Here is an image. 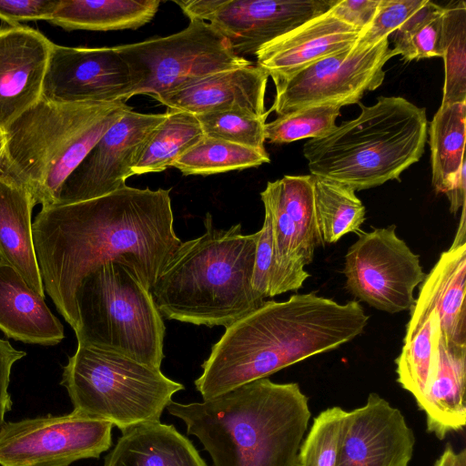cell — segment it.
Masks as SVG:
<instances>
[{"label": "cell", "mask_w": 466, "mask_h": 466, "mask_svg": "<svg viewBox=\"0 0 466 466\" xmlns=\"http://www.w3.org/2000/svg\"><path fill=\"white\" fill-rule=\"evenodd\" d=\"M136 80L116 46L69 47L53 43L42 98L57 103L125 102Z\"/></svg>", "instance_id": "5bb4252c"}, {"label": "cell", "mask_w": 466, "mask_h": 466, "mask_svg": "<svg viewBox=\"0 0 466 466\" xmlns=\"http://www.w3.org/2000/svg\"><path fill=\"white\" fill-rule=\"evenodd\" d=\"M61 0H0V19L7 25H19L21 22L49 21Z\"/></svg>", "instance_id": "ab89813d"}, {"label": "cell", "mask_w": 466, "mask_h": 466, "mask_svg": "<svg viewBox=\"0 0 466 466\" xmlns=\"http://www.w3.org/2000/svg\"><path fill=\"white\" fill-rule=\"evenodd\" d=\"M130 109L125 102L69 104L41 98L4 130L0 173L24 186L35 205L54 206L70 174Z\"/></svg>", "instance_id": "8992f818"}, {"label": "cell", "mask_w": 466, "mask_h": 466, "mask_svg": "<svg viewBox=\"0 0 466 466\" xmlns=\"http://www.w3.org/2000/svg\"><path fill=\"white\" fill-rule=\"evenodd\" d=\"M358 237L345 256L349 291L379 310H410L414 289L426 277L419 255L397 236L395 225L360 230Z\"/></svg>", "instance_id": "8fae6325"}, {"label": "cell", "mask_w": 466, "mask_h": 466, "mask_svg": "<svg viewBox=\"0 0 466 466\" xmlns=\"http://www.w3.org/2000/svg\"><path fill=\"white\" fill-rule=\"evenodd\" d=\"M359 34L328 10L262 46L255 55L257 65L275 83L350 47Z\"/></svg>", "instance_id": "d6986e66"}, {"label": "cell", "mask_w": 466, "mask_h": 466, "mask_svg": "<svg viewBox=\"0 0 466 466\" xmlns=\"http://www.w3.org/2000/svg\"><path fill=\"white\" fill-rule=\"evenodd\" d=\"M77 345L159 368L166 327L152 293L126 266L105 263L86 274L75 292Z\"/></svg>", "instance_id": "52a82bcc"}, {"label": "cell", "mask_w": 466, "mask_h": 466, "mask_svg": "<svg viewBox=\"0 0 466 466\" xmlns=\"http://www.w3.org/2000/svg\"><path fill=\"white\" fill-rule=\"evenodd\" d=\"M427 0H380L370 24L363 28L354 43L356 48L376 45L394 33Z\"/></svg>", "instance_id": "74e56055"}, {"label": "cell", "mask_w": 466, "mask_h": 466, "mask_svg": "<svg viewBox=\"0 0 466 466\" xmlns=\"http://www.w3.org/2000/svg\"><path fill=\"white\" fill-rule=\"evenodd\" d=\"M317 224L323 245L336 243L349 233H358L365 221L366 208L351 187L313 176Z\"/></svg>", "instance_id": "f546056e"}, {"label": "cell", "mask_w": 466, "mask_h": 466, "mask_svg": "<svg viewBox=\"0 0 466 466\" xmlns=\"http://www.w3.org/2000/svg\"><path fill=\"white\" fill-rule=\"evenodd\" d=\"M160 0H61L50 24L65 30L137 29L156 15Z\"/></svg>", "instance_id": "d4e9b609"}, {"label": "cell", "mask_w": 466, "mask_h": 466, "mask_svg": "<svg viewBox=\"0 0 466 466\" xmlns=\"http://www.w3.org/2000/svg\"><path fill=\"white\" fill-rule=\"evenodd\" d=\"M379 3L380 0H335L329 10L360 32L371 21Z\"/></svg>", "instance_id": "60d3db41"}, {"label": "cell", "mask_w": 466, "mask_h": 466, "mask_svg": "<svg viewBox=\"0 0 466 466\" xmlns=\"http://www.w3.org/2000/svg\"><path fill=\"white\" fill-rule=\"evenodd\" d=\"M203 136L196 115L167 109L134 165L133 176L167 169Z\"/></svg>", "instance_id": "f1b7e54d"}, {"label": "cell", "mask_w": 466, "mask_h": 466, "mask_svg": "<svg viewBox=\"0 0 466 466\" xmlns=\"http://www.w3.org/2000/svg\"><path fill=\"white\" fill-rule=\"evenodd\" d=\"M204 226L200 237L181 242L151 293L167 319L227 328L265 301L251 285L258 234L243 235L240 223L217 228L210 213Z\"/></svg>", "instance_id": "277c9868"}, {"label": "cell", "mask_w": 466, "mask_h": 466, "mask_svg": "<svg viewBox=\"0 0 466 466\" xmlns=\"http://www.w3.org/2000/svg\"><path fill=\"white\" fill-rule=\"evenodd\" d=\"M369 315L360 303L339 304L315 292L264 301L226 328L202 363L195 387L208 400L312 356L339 348L363 333Z\"/></svg>", "instance_id": "7a4b0ae2"}, {"label": "cell", "mask_w": 466, "mask_h": 466, "mask_svg": "<svg viewBox=\"0 0 466 466\" xmlns=\"http://www.w3.org/2000/svg\"><path fill=\"white\" fill-rule=\"evenodd\" d=\"M360 114L303 147L310 175L354 191L400 179L425 150L428 120L424 107L400 96H380L372 106L360 102Z\"/></svg>", "instance_id": "5b68a950"}, {"label": "cell", "mask_w": 466, "mask_h": 466, "mask_svg": "<svg viewBox=\"0 0 466 466\" xmlns=\"http://www.w3.org/2000/svg\"><path fill=\"white\" fill-rule=\"evenodd\" d=\"M29 191L11 177L0 173V259L10 265L28 286L45 297V289L36 259Z\"/></svg>", "instance_id": "603a6c76"}, {"label": "cell", "mask_w": 466, "mask_h": 466, "mask_svg": "<svg viewBox=\"0 0 466 466\" xmlns=\"http://www.w3.org/2000/svg\"><path fill=\"white\" fill-rule=\"evenodd\" d=\"M60 384L73 411L108 421L120 431L160 421L173 395L184 389L159 368L81 345L64 366Z\"/></svg>", "instance_id": "ba28073f"}, {"label": "cell", "mask_w": 466, "mask_h": 466, "mask_svg": "<svg viewBox=\"0 0 466 466\" xmlns=\"http://www.w3.org/2000/svg\"><path fill=\"white\" fill-rule=\"evenodd\" d=\"M279 182L284 208L296 228L301 251L309 264L315 248L324 246L315 214L313 177L286 175Z\"/></svg>", "instance_id": "836d02e7"}, {"label": "cell", "mask_w": 466, "mask_h": 466, "mask_svg": "<svg viewBox=\"0 0 466 466\" xmlns=\"http://www.w3.org/2000/svg\"><path fill=\"white\" fill-rule=\"evenodd\" d=\"M170 191L126 185L37 214L32 228L44 289L73 329L78 320L76 289L105 263L126 266L151 291L182 242L174 230Z\"/></svg>", "instance_id": "6da1fadb"}, {"label": "cell", "mask_w": 466, "mask_h": 466, "mask_svg": "<svg viewBox=\"0 0 466 466\" xmlns=\"http://www.w3.org/2000/svg\"><path fill=\"white\" fill-rule=\"evenodd\" d=\"M444 83L441 106L466 102V4L444 6L441 35Z\"/></svg>", "instance_id": "1f68e13d"}, {"label": "cell", "mask_w": 466, "mask_h": 466, "mask_svg": "<svg viewBox=\"0 0 466 466\" xmlns=\"http://www.w3.org/2000/svg\"><path fill=\"white\" fill-rule=\"evenodd\" d=\"M105 466H208L173 425L141 423L121 431Z\"/></svg>", "instance_id": "cb8c5ba5"}, {"label": "cell", "mask_w": 466, "mask_h": 466, "mask_svg": "<svg viewBox=\"0 0 466 466\" xmlns=\"http://www.w3.org/2000/svg\"><path fill=\"white\" fill-rule=\"evenodd\" d=\"M347 411L335 406L321 411L302 441L295 466H336Z\"/></svg>", "instance_id": "d590c367"}, {"label": "cell", "mask_w": 466, "mask_h": 466, "mask_svg": "<svg viewBox=\"0 0 466 466\" xmlns=\"http://www.w3.org/2000/svg\"><path fill=\"white\" fill-rule=\"evenodd\" d=\"M268 75L258 65L212 73L154 97L168 109L193 115L239 111L267 118L265 95Z\"/></svg>", "instance_id": "ac0fdd59"}, {"label": "cell", "mask_w": 466, "mask_h": 466, "mask_svg": "<svg viewBox=\"0 0 466 466\" xmlns=\"http://www.w3.org/2000/svg\"><path fill=\"white\" fill-rule=\"evenodd\" d=\"M397 52L384 38L374 46H353L326 56L293 76L275 82L276 95L268 111L278 116L319 105L339 107L358 104L367 91L385 78L384 66Z\"/></svg>", "instance_id": "30bf717a"}, {"label": "cell", "mask_w": 466, "mask_h": 466, "mask_svg": "<svg viewBox=\"0 0 466 466\" xmlns=\"http://www.w3.org/2000/svg\"><path fill=\"white\" fill-rule=\"evenodd\" d=\"M167 410L198 438L213 466H295L311 416L298 383L268 378L201 402L172 400Z\"/></svg>", "instance_id": "3957f363"}, {"label": "cell", "mask_w": 466, "mask_h": 466, "mask_svg": "<svg viewBox=\"0 0 466 466\" xmlns=\"http://www.w3.org/2000/svg\"><path fill=\"white\" fill-rule=\"evenodd\" d=\"M466 102L440 106L430 124L431 183L446 194L456 183L464 159Z\"/></svg>", "instance_id": "83f0119b"}, {"label": "cell", "mask_w": 466, "mask_h": 466, "mask_svg": "<svg viewBox=\"0 0 466 466\" xmlns=\"http://www.w3.org/2000/svg\"><path fill=\"white\" fill-rule=\"evenodd\" d=\"M53 42L26 25L0 27V128L42 98Z\"/></svg>", "instance_id": "e0dca14e"}, {"label": "cell", "mask_w": 466, "mask_h": 466, "mask_svg": "<svg viewBox=\"0 0 466 466\" xmlns=\"http://www.w3.org/2000/svg\"><path fill=\"white\" fill-rule=\"evenodd\" d=\"M0 329L8 338L28 344L54 346L65 338L63 325L47 307L45 297L1 259Z\"/></svg>", "instance_id": "44dd1931"}, {"label": "cell", "mask_w": 466, "mask_h": 466, "mask_svg": "<svg viewBox=\"0 0 466 466\" xmlns=\"http://www.w3.org/2000/svg\"><path fill=\"white\" fill-rule=\"evenodd\" d=\"M5 137L4 130L0 128V168L4 160L5 156Z\"/></svg>", "instance_id": "f6af8a7d"}, {"label": "cell", "mask_w": 466, "mask_h": 466, "mask_svg": "<svg viewBox=\"0 0 466 466\" xmlns=\"http://www.w3.org/2000/svg\"><path fill=\"white\" fill-rule=\"evenodd\" d=\"M340 107L319 105L303 107L266 123L265 139L273 144L290 143L305 138H319L331 133L338 126Z\"/></svg>", "instance_id": "e575fe53"}, {"label": "cell", "mask_w": 466, "mask_h": 466, "mask_svg": "<svg viewBox=\"0 0 466 466\" xmlns=\"http://www.w3.org/2000/svg\"><path fill=\"white\" fill-rule=\"evenodd\" d=\"M264 210L270 218L273 239V270L269 298L299 289L309 274L296 228L286 212L279 179L268 182L260 193Z\"/></svg>", "instance_id": "484cf974"}, {"label": "cell", "mask_w": 466, "mask_h": 466, "mask_svg": "<svg viewBox=\"0 0 466 466\" xmlns=\"http://www.w3.org/2000/svg\"><path fill=\"white\" fill-rule=\"evenodd\" d=\"M465 206L455 238L422 281L418 298L434 308L440 339L448 350L466 351V226Z\"/></svg>", "instance_id": "ffe728a7"}, {"label": "cell", "mask_w": 466, "mask_h": 466, "mask_svg": "<svg viewBox=\"0 0 466 466\" xmlns=\"http://www.w3.org/2000/svg\"><path fill=\"white\" fill-rule=\"evenodd\" d=\"M165 118L166 113L126 112L70 174L55 205L96 198L125 187L145 145Z\"/></svg>", "instance_id": "9a60e30c"}, {"label": "cell", "mask_w": 466, "mask_h": 466, "mask_svg": "<svg viewBox=\"0 0 466 466\" xmlns=\"http://www.w3.org/2000/svg\"><path fill=\"white\" fill-rule=\"evenodd\" d=\"M204 135L253 148L263 149L266 119L239 111L196 116Z\"/></svg>", "instance_id": "8d00e7d4"}, {"label": "cell", "mask_w": 466, "mask_h": 466, "mask_svg": "<svg viewBox=\"0 0 466 466\" xmlns=\"http://www.w3.org/2000/svg\"><path fill=\"white\" fill-rule=\"evenodd\" d=\"M465 387L466 351L448 350L439 339L425 391L416 402L425 412L428 432L443 440L465 427Z\"/></svg>", "instance_id": "7402d4cb"}, {"label": "cell", "mask_w": 466, "mask_h": 466, "mask_svg": "<svg viewBox=\"0 0 466 466\" xmlns=\"http://www.w3.org/2000/svg\"><path fill=\"white\" fill-rule=\"evenodd\" d=\"M116 48L136 80L132 96L156 97L212 73L253 64L235 54L212 25L196 18L177 33Z\"/></svg>", "instance_id": "9c48e42d"}, {"label": "cell", "mask_w": 466, "mask_h": 466, "mask_svg": "<svg viewBox=\"0 0 466 466\" xmlns=\"http://www.w3.org/2000/svg\"><path fill=\"white\" fill-rule=\"evenodd\" d=\"M335 0H179L188 19L212 25L239 56L328 11Z\"/></svg>", "instance_id": "4fadbf2b"}, {"label": "cell", "mask_w": 466, "mask_h": 466, "mask_svg": "<svg viewBox=\"0 0 466 466\" xmlns=\"http://www.w3.org/2000/svg\"><path fill=\"white\" fill-rule=\"evenodd\" d=\"M433 466H466V450L456 452L451 444H448Z\"/></svg>", "instance_id": "ee69618b"}, {"label": "cell", "mask_w": 466, "mask_h": 466, "mask_svg": "<svg viewBox=\"0 0 466 466\" xmlns=\"http://www.w3.org/2000/svg\"><path fill=\"white\" fill-rule=\"evenodd\" d=\"M466 164L462 167L460 177L452 187L446 193L450 202V212L453 215L465 206L466 197Z\"/></svg>", "instance_id": "7bdbcfd3"}, {"label": "cell", "mask_w": 466, "mask_h": 466, "mask_svg": "<svg viewBox=\"0 0 466 466\" xmlns=\"http://www.w3.org/2000/svg\"><path fill=\"white\" fill-rule=\"evenodd\" d=\"M269 162L265 148H253L204 135L176 159L171 167L185 176H208L255 167Z\"/></svg>", "instance_id": "4dcf8cb0"}, {"label": "cell", "mask_w": 466, "mask_h": 466, "mask_svg": "<svg viewBox=\"0 0 466 466\" xmlns=\"http://www.w3.org/2000/svg\"><path fill=\"white\" fill-rule=\"evenodd\" d=\"M25 356L24 350H16L8 340L0 339V429L13 404L8 391L12 367Z\"/></svg>", "instance_id": "b9f144b4"}, {"label": "cell", "mask_w": 466, "mask_h": 466, "mask_svg": "<svg viewBox=\"0 0 466 466\" xmlns=\"http://www.w3.org/2000/svg\"><path fill=\"white\" fill-rule=\"evenodd\" d=\"M113 424L73 411L8 421L0 429V466H69L110 449Z\"/></svg>", "instance_id": "7c38bea8"}, {"label": "cell", "mask_w": 466, "mask_h": 466, "mask_svg": "<svg viewBox=\"0 0 466 466\" xmlns=\"http://www.w3.org/2000/svg\"><path fill=\"white\" fill-rule=\"evenodd\" d=\"M438 316L431 305L415 299L406 326L403 346L397 357V381L416 402L422 397L440 339Z\"/></svg>", "instance_id": "4316f807"}, {"label": "cell", "mask_w": 466, "mask_h": 466, "mask_svg": "<svg viewBox=\"0 0 466 466\" xmlns=\"http://www.w3.org/2000/svg\"><path fill=\"white\" fill-rule=\"evenodd\" d=\"M258 234L251 285L253 290L265 299L269 298V285L273 270L272 228L270 218L267 212H265L262 228Z\"/></svg>", "instance_id": "f35d334b"}, {"label": "cell", "mask_w": 466, "mask_h": 466, "mask_svg": "<svg viewBox=\"0 0 466 466\" xmlns=\"http://www.w3.org/2000/svg\"><path fill=\"white\" fill-rule=\"evenodd\" d=\"M415 436L401 411L377 393L347 411L336 466H409Z\"/></svg>", "instance_id": "2e32d148"}, {"label": "cell", "mask_w": 466, "mask_h": 466, "mask_svg": "<svg viewBox=\"0 0 466 466\" xmlns=\"http://www.w3.org/2000/svg\"><path fill=\"white\" fill-rule=\"evenodd\" d=\"M443 15L444 6L427 0L394 32L398 56L405 61L441 57Z\"/></svg>", "instance_id": "d6a6232c"}]
</instances>
